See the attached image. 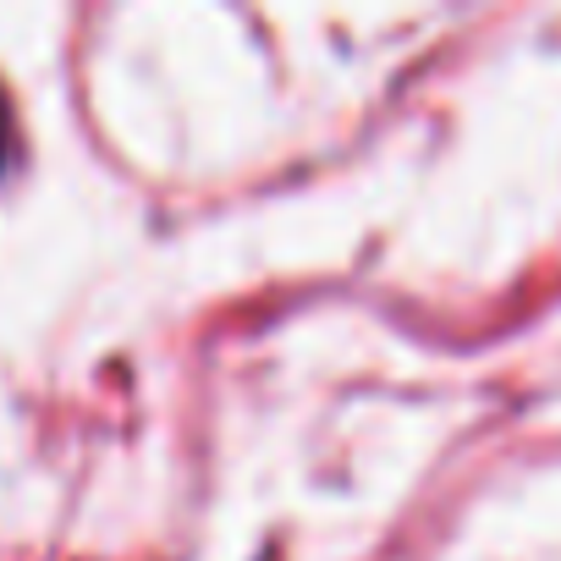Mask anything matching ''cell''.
I'll use <instances>...</instances> for the list:
<instances>
[{"instance_id":"obj_1","label":"cell","mask_w":561,"mask_h":561,"mask_svg":"<svg viewBox=\"0 0 561 561\" xmlns=\"http://www.w3.org/2000/svg\"><path fill=\"white\" fill-rule=\"evenodd\" d=\"M0 165H7V111H0Z\"/></svg>"}]
</instances>
